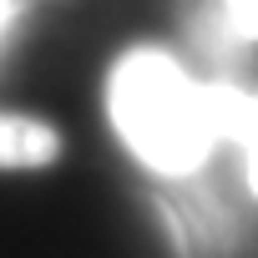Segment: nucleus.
<instances>
[{
    "instance_id": "obj_3",
    "label": "nucleus",
    "mask_w": 258,
    "mask_h": 258,
    "mask_svg": "<svg viewBox=\"0 0 258 258\" xmlns=\"http://www.w3.org/2000/svg\"><path fill=\"white\" fill-rule=\"evenodd\" d=\"M218 91V121H223V137H233L243 147L248 162V187L258 198V96L238 91V86H213Z\"/></svg>"
},
{
    "instance_id": "obj_4",
    "label": "nucleus",
    "mask_w": 258,
    "mask_h": 258,
    "mask_svg": "<svg viewBox=\"0 0 258 258\" xmlns=\"http://www.w3.org/2000/svg\"><path fill=\"white\" fill-rule=\"evenodd\" d=\"M223 11H228V26L243 41H258V0H223Z\"/></svg>"
},
{
    "instance_id": "obj_1",
    "label": "nucleus",
    "mask_w": 258,
    "mask_h": 258,
    "mask_svg": "<svg viewBox=\"0 0 258 258\" xmlns=\"http://www.w3.org/2000/svg\"><path fill=\"white\" fill-rule=\"evenodd\" d=\"M106 111L126 152L167 177L198 172L223 137L218 91L198 86L162 46H132L111 66Z\"/></svg>"
},
{
    "instance_id": "obj_2",
    "label": "nucleus",
    "mask_w": 258,
    "mask_h": 258,
    "mask_svg": "<svg viewBox=\"0 0 258 258\" xmlns=\"http://www.w3.org/2000/svg\"><path fill=\"white\" fill-rule=\"evenodd\" d=\"M61 157V132L41 116H21V111H0V167L16 172H36L51 167Z\"/></svg>"
},
{
    "instance_id": "obj_5",
    "label": "nucleus",
    "mask_w": 258,
    "mask_h": 258,
    "mask_svg": "<svg viewBox=\"0 0 258 258\" xmlns=\"http://www.w3.org/2000/svg\"><path fill=\"white\" fill-rule=\"evenodd\" d=\"M16 6H21V0H0V36H6V26L16 21Z\"/></svg>"
}]
</instances>
